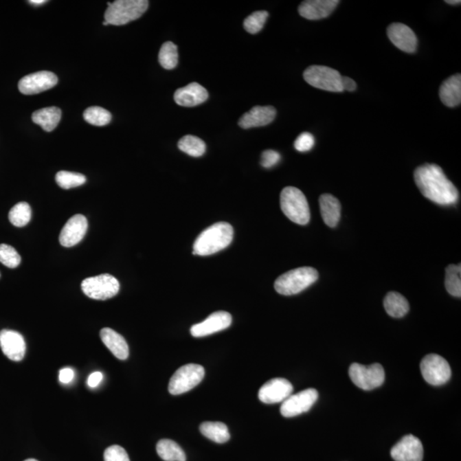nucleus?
<instances>
[{"mask_svg":"<svg viewBox=\"0 0 461 461\" xmlns=\"http://www.w3.org/2000/svg\"><path fill=\"white\" fill-rule=\"evenodd\" d=\"M415 184L425 198L439 205H453L459 200V192L436 164H427L414 171Z\"/></svg>","mask_w":461,"mask_h":461,"instance_id":"obj_1","label":"nucleus"},{"mask_svg":"<svg viewBox=\"0 0 461 461\" xmlns=\"http://www.w3.org/2000/svg\"><path fill=\"white\" fill-rule=\"evenodd\" d=\"M234 234V227L229 223H214L196 238L192 254L201 256L216 254L231 245Z\"/></svg>","mask_w":461,"mask_h":461,"instance_id":"obj_2","label":"nucleus"},{"mask_svg":"<svg viewBox=\"0 0 461 461\" xmlns=\"http://www.w3.org/2000/svg\"><path fill=\"white\" fill-rule=\"evenodd\" d=\"M318 279L317 270L311 267H299L278 278L274 288L280 295H295L312 286Z\"/></svg>","mask_w":461,"mask_h":461,"instance_id":"obj_3","label":"nucleus"},{"mask_svg":"<svg viewBox=\"0 0 461 461\" xmlns=\"http://www.w3.org/2000/svg\"><path fill=\"white\" fill-rule=\"evenodd\" d=\"M280 207L292 223L307 225L311 221V210L304 192L293 186L284 188L280 194Z\"/></svg>","mask_w":461,"mask_h":461,"instance_id":"obj_4","label":"nucleus"},{"mask_svg":"<svg viewBox=\"0 0 461 461\" xmlns=\"http://www.w3.org/2000/svg\"><path fill=\"white\" fill-rule=\"evenodd\" d=\"M149 2L146 0H116L108 3L104 19L109 24L121 26L139 19L146 12Z\"/></svg>","mask_w":461,"mask_h":461,"instance_id":"obj_5","label":"nucleus"},{"mask_svg":"<svg viewBox=\"0 0 461 461\" xmlns=\"http://www.w3.org/2000/svg\"><path fill=\"white\" fill-rule=\"evenodd\" d=\"M305 82L318 89L342 93V76L336 69L322 65L308 67L304 73Z\"/></svg>","mask_w":461,"mask_h":461,"instance_id":"obj_6","label":"nucleus"},{"mask_svg":"<svg viewBox=\"0 0 461 461\" xmlns=\"http://www.w3.org/2000/svg\"><path fill=\"white\" fill-rule=\"evenodd\" d=\"M205 375V370L199 364H188L179 368L172 376L168 385L171 395L178 396L190 392L199 385Z\"/></svg>","mask_w":461,"mask_h":461,"instance_id":"obj_7","label":"nucleus"},{"mask_svg":"<svg viewBox=\"0 0 461 461\" xmlns=\"http://www.w3.org/2000/svg\"><path fill=\"white\" fill-rule=\"evenodd\" d=\"M84 294L94 300H107L118 294L120 283L111 274L87 278L82 283Z\"/></svg>","mask_w":461,"mask_h":461,"instance_id":"obj_8","label":"nucleus"},{"mask_svg":"<svg viewBox=\"0 0 461 461\" xmlns=\"http://www.w3.org/2000/svg\"><path fill=\"white\" fill-rule=\"evenodd\" d=\"M348 374L355 385L364 390H372L385 382V370L379 363L364 366L354 363L350 366Z\"/></svg>","mask_w":461,"mask_h":461,"instance_id":"obj_9","label":"nucleus"},{"mask_svg":"<svg viewBox=\"0 0 461 461\" xmlns=\"http://www.w3.org/2000/svg\"><path fill=\"white\" fill-rule=\"evenodd\" d=\"M422 376L431 385H445L451 378V368L449 362L438 355L430 354L424 357L420 363Z\"/></svg>","mask_w":461,"mask_h":461,"instance_id":"obj_10","label":"nucleus"},{"mask_svg":"<svg viewBox=\"0 0 461 461\" xmlns=\"http://www.w3.org/2000/svg\"><path fill=\"white\" fill-rule=\"evenodd\" d=\"M319 394L315 389H307L295 395H291L281 405L280 413L284 417L297 416L311 410L318 400Z\"/></svg>","mask_w":461,"mask_h":461,"instance_id":"obj_11","label":"nucleus"},{"mask_svg":"<svg viewBox=\"0 0 461 461\" xmlns=\"http://www.w3.org/2000/svg\"><path fill=\"white\" fill-rule=\"evenodd\" d=\"M58 82V77L54 73L49 71L35 72L21 79L19 88L23 94L34 95L51 89V88L57 85Z\"/></svg>","mask_w":461,"mask_h":461,"instance_id":"obj_12","label":"nucleus"},{"mask_svg":"<svg viewBox=\"0 0 461 461\" xmlns=\"http://www.w3.org/2000/svg\"><path fill=\"white\" fill-rule=\"evenodd\" d=\"M293 392V386L286 379L269 380L262 386L258 393L260 402L267 404L283 403Z\"/></svg>","mask_w":461,"mask_h":461,"instance_id":"obj_13","label":"nucleus"},{"mask_svg":"<svg viewBox=\"0 0 461 461\" xmlns=\"http://www.w3.org/2000/svg\"><path fill=\"white\" fill-rule=\"evenodd\" d=\"M390 455L396 461H422L424 456L423 445L416 436L407 435L393 447Z\"/></svg>","mask_w":461,"mask_h":461,"instance_id":"obj_14","label":"nucleus"},{"mask_svg":"<svg viewBox=\"0 0 461 461\" xmlns=\"http://www.w3.org/2000/svg\"><path fill=\"white\" fill-rule=\"evenodd\" d=\"M232 315L229 313L218 311L213 313L203 322L196 324L191 328V334L194 337H203L226 330L232 325Z\"/></svg>","mask_w":461,"mask_h":461,"instance_id":"obj_15","label":"nucleus"},{"mask_svg":"<svg viewBox=\"0 0 461 461\" xmlns=\"http://www.w3.org/2000/svg\"><path fill=\"white\" fill-rule=\"evenodd\" d=\"M387 35L394 45L407 54H414L418 47L414 32L403 23H394L387 29Z\"/></svg>","mask_w":461,"mask_h":461,"instance_id":"obj_16","label":"nucleus"},{"mask_svg":"<svg viewBox=\"0 0 461 461\" xmlns=\"http://www.w3.org/2000/svg\"><path fill=\"white\" fill-rule=\"evenodd\" d=\"M0 348L3 355L13 361H21L25 357V340L16 330L3 329L0 332Z\"/></svg>","mask_w":461,"mask_h":461,"instance_id":"obj_17","label":"nucleus"},{"mask_svg":"<svg viewBox=\"0 0 461 461\" xmlns=\"http://www.w3.org/2000/svg\"><path fill=\"white\" fill-rule=\"evenodd\" d=\"M88 227L86 216L76 214L67 221L59 236L60 244L65 247H72L79 244L85 237Z\"/></svg>","mask_w":461,"mask_h":461,"instance_id":"obj_18","label":"nucleus"},{"mask_svg":"<svg viewBox=\"0 0 461 461\" xmlns=\"http://www.w3.org/2000/svg\"><path fill=\"white\" fill-rule=\"evenodd\" d=\"M340 2L337 0H307L299 5L298 12L308 20H319L328 17Z\"/></svg>","mask_w":461,"mask_h":461,"instance_id":"obj_19","label":"nucleus"},{"mask_svg":"<svg viewBox=\"0 0 461 461\" xmlns=\"http://www.w3.org/2000/svg\"><path fill=\"white\" fill-rule=\"evenodd\" d=\"M175 103L184 107H194L204 103L209 98L207 91L199 83L193 82L179 88L175 93Z\"/></svg>","mask_w":461,"mask_h":461,"instance_id":"obj_20","label":"nucleus"},{"mask_svg":"<svg viewBox=\"0 0 461 461\" xmlns=\"http://www.w3.org/2000/svg\"><path fill=\"white\" fill-rule=\"evenodd\" d=\"M276 113L273 106H255L239 119L238 125L245 129L267 126L273 122Z\"/></svg>","mask_w":461,"mask_h":461,"instance_id":"obj_21","label":"nucleus"},{"mask_svg":"<svg viewBox=\"0 0 461 461\" xmlns=\"http://www.w3.org/2000/svg\"><path fill=\"white\" fill-rule=\"evenodd\" d=\"M439 97L446 106H459L461 103V76L460 74L449 77L442 82L439 90Z\"/></svg>","mask_w":461,"mask_h":461,"instance_id":"obj_22","label":"nucleus"},{"mask_svg":"<svg viewBox=\"0 0 461 461\" xmlns=\"http://www.w3.org/2000/svg\"><path fill=\"white\" fill-rule=\"evenodd\" d=\"M100 337L104 346L119 360L125 361L129 357V348L124 337L111 328L101 330Z\"/></svg>","mask_w":461,"mask_h":461,"instance_id":"obj_23","label":"nucleus"},{"mask_svg":"<svg viewBox=\"0 0 461 461\" xmlns=\"http://www.w3.org/2000/svg\"><path fill=\"white\" fill-rule=\"evenodd\" d=\"M319 202L324 223L330 227H336L341 218L339 200L333 195L323 194L320 196Z\"/></svg>","mask_w":461,"mask_h":461,"instance_id":"obj_24","label":"nucleus"},{"mask_svg":"<svg viewBox=\"0 0 461 461\" xmlns=\"http://www.w3.org/2000/svg\"><path fill=\"white\" fill-rule=\"evenodd\" d=\"M62 111L58 107H48L35 111L32 120L47 132H52L58 125Z\"/></svg>","mask_w":461,"mask_h":461,"instance_id":"obj_25","label":"nucleus"},{"mask_svg":"<svg viewBox=\"0 0 461 461\" xmlns=\"http://www.w3.org/2000/svg\"><path fill=\"white\" fill-rule=\"evenodd\" d=\"M387 314L393 318H402L409 311V304L398 292L392 291L386 295L383 300Z\"/></svg>","mask_w":461,"mask_h":461,"instance_id":"obj_26","label":"nucleus"},{"mask_svg":"<svg viewBox=\"0 0 461 461\" xmlns=\"http://www.w3.org/2000/svg\"><path fill=\"white\" fill-rule=\"evenodd\" d=\"M200 431L214 442L225 443L230 439V433L227 425L221 422H204L200 425Z\"/></svg>","mask_w":461,"mask_h":461,"instance_id":"obj_27","label":"nucleus"},{"mask_svg":"<svg viewBox=\"0 0 461 461\" xmlns=\"http://www.w3.org/2000/svg\"><path fill=\"white\" fill-rule=\"evenodd\" d=\"M157 452L165 461H186V456L177 443L170 439L160 440L157 445Z\"/></svg>","mask_w":461,"mask_h":461,"instance_id":"obj_28","label":"nucleus"},{"mask_svg":"<svg viewBox=\"0 0 461 461\" xmlns=\"http://www.w3.org/2000/svg\"><path fill=\"white\" fill-rule=\"evenodd\" d=\"M178 147L183 153L194 157H202L206 151V144L203 140L193 135L183 137L178 143Z\"/></svg>","mask_w":461,"mask_h":461,"instance_id":"obj_29","label":"nucleus"},{"mask_svg":"<svg viewBox=\"0 0 461 461\" xmlns=\"http://www.w3.org/2000/svg\"><path fill=\"white\" fill-rule=\"evenodd\" d=\"M445 287L450 295L461 297V266L450 264L446 269Z\"/></svg>","mask_w":461,"mask_h":461,"instance_id":"obj_30","label":"nucleus"},{"mask_svg":"<svg viewBox=\"0 0 461 461\" xmlns=\"http://www.w3.org/2000/svg\"><path fill=\"white\" fill-rule=\"evenodd\" d=\"M177 45L173 42L168 41L161 45L158 60L165 69H173L178 65Z\"/></svg>","mask_w":461,"mask_h":461,"instance_id":"obj_31","label":"nucleus"},{"mask_svg":"<svg viewBox=\"0 0 461 461\" xmlns=\"http://www.w3.org/2000/svg\"><path fill=\"white\" fill-rule=\"evenodd\" d=\"M32 216V210L30 204L21 202L10 210L9 220L10 223L17 227H23L30 223Z\"/></svg>","mask_w":461,"mask_h":461,"instance_id":"obj_32","label":"nucleus"},{"mask_svg":"<svg viewBox=\"0 0 461 461\" xmlns=\"http://www.w3.org/2000/svg\"><path fill=\"white\" fill-rule=\"evenodd\" d=\"M56 181L63 189H71L85 184L87 178L82 174L74 172L60 171L56 175Z\"/></svg>","mask_w":461,"mask_h":461,"instance_id":"obj_33","label":"nucleus"},{"mask_svg":"<svg viewBox=\"0 0 461 461\" xmlns=\"http://www.w3.org/2000/svg\"><path fill=\"white\" fill-rule=\"evenodd\" d=\"M84 119L91 125L103 126L111 121V114L104 108L93 106L84 112Z\"/></svg>","mask_w":461,"mask_h":461,"instance_id":"obj_34","label":"nucleus"},{"mask_svg":"<svg viewBox=\"0 0 461 461\" xmlns=\"http://www.w3.org/2000/svg\"><path fill=\"white\" fill-rule=\"evenodd\" d=\"M269 12L266 10H259L252 13L245 20L244 27L248 33L255 34L259 33L263 29L264 25L269 17Z\"/></svg>","mask_w":461,"mask_h":461,"instance_id":"obj_35","label":"nucleus"},{"mask_svg":"<svg viewBox=\"0 0 461 461\" xmlns=\"http://www.w3.org/2000/svg\"><path fill=\"white\" fill-rule=\"evenodd\" d=\"M0 262L10 269H16L21 262V256L12 246L0 245Z\"/></svg>","mask_w":461,"mask_h":461,"instance_id":"obj_36","label":"nucleus"},{"mask_svg":"<svg viewBox=\"0 0 461 461\" xmlns=\"http://www.w3.org/2000/svg\"><path fill=\"white\" fill-rule=\"evenodd\" d=\"M104 461H130L128 453L122 447L113 445L105 449Z\"/></svg>","mask_w":461,"mask_h":461,"instance_id":"obj_37","label":"nucleus"},{"mask_svg":"<svg viewBox=\"0 0 461 461\" xmlns=\"http://www.w3.org/2000/svg\"><path fill=\"white\" fill-rule=\"evenodd\" d=\"M315 144V137L311 133H302L295 139L294 143L295 149L300 153H307L312 150Z\"/></svg>","mask_w":461,"mask_h":461,"instance_id":"obj_38","label":"nucleus"},{"mask_svg":"<svg viewBox=\"0 0 461 461\" xmlns=\"http://www.w3.org/2000/svg\"><path fill=\"white\" fill-rule=\"evenodd\" d=\"M280 154L276 150H267L263 151L262 158H260V164L266 168H270L276 166L280 161Z\"/></svg>","mask_w":461,"mask_h":461,"instance_id":"obj_39","label":"nucleus"},{"mask_svg":"<svg viewBox=\"0 0 461 461\" xmlns=\"http://www.w3.org/2000/svg\"><path fill=\"white\" fill-rule=\"evenodd\" d=\"M75 378V372L72 368H65L59 372V380L63 383H69Z\"/></svg>","mask_w":461,"mask_h":461,"instance_id":"obj_40","label":"nucleus"},{"mask_svg":"<svg viewBox=\"0 0 461 461\" xmlns=\"http://www.w3.org/2000/svg\"><path fill=\"white\" fill-rule=\"evenodd\" d=\"M103 380V374L100 372H95L88 376L87 385L90 388H96Z\"/></svg>","mask_w":461,"mask_h":461,"instance_id":"obj_41","label":"nucleus"},{"mask_svg":"<svg viewBox=\"0 0 461 461\" xmlns=\"http://www.w3.org/2000/svg\"><path fill=\"white\" fill-rule=\"evenodd\" d=\"M342 86L344 91H354L357 87L355 80L347 76H342Z\"/></svg>","mask_w":461,"mask_h":461,"instance_id":"obj_42","label":"nucleus"},{"mask_svg":"<svg viewBox=\"0 0 461 461\" xmlns=\"http://www.w3.org/2000/svg\"><path fill=\"white\" fill-rule=\"evenodd\" d=\"M47 1H45V0H31L30 3L31 5L38 6V5H44V3H47Z\"/></svg>","mask_w":461,"mask_h":461,"instance_id":"obj_43","label":"nucleus"},{"mask_svg":"<svg viewBox=\"0 0 461 461\" xmlns=\"http://www.w3.org/2000/svg\"><path fill=\"white\" fill-rule=\"evenodd\" d=\"M445 2L447 3H449V5H460L461 3L460 0H453H453H450V1H449V0H447V1Z\"/></svg>","mask_w":461,"mask_h":461,"instance_id":"obj_44","label":"nucleus"},{"mask_svg":"<svg viewBox=\"0 0 461 461\" xmlns=\"http://www.w3.org/2000/svg\"><path fill=\"white\" fill-rule=\"evenodd\" d=\"M24 461H38V460H34V459H27V460H24Z\"/></svg>","mask_w":461,"mask_h":461,"instance_id":"obj_45","label":"nucleus"},{"mask_svg":"<svg viewBox=\"0 0 461 461\" xmlns=\"http://www.w3.org/2000/svg\"><path fill=\"white\" fill-rule=\"evenodd\" d=\"M103 24H104V26L109 25V23L106 22V21H104Z\"/></svg>","mask_w":461,"mask_h":461,"instance_id":"obj_46","label":"nucleus"}]
</instances>
